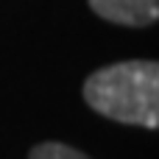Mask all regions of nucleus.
<instances>
[{
	"label": "nucleus",
	"instance_id": "nucleus-1",
	"mask_svg": "<svg viewBox=\"0 0 159 159\" xmlns=\"http://www.w3.org/2000/svg\"><path fill=\"white\" fill-rule=\"evenodd\" d=\"M84 101L103 117L131 126H159V67L157 61H117L92 73Z\"/></svg>",
	"mask_w": 159,
	"mask_h": 159
},
{
	"label": "nucleus",
	"instance_id": "nucleus-2",
	"mask_svg": "<svg viewBox=\"0 0 159 159\" xmlns=\"http://www.w3.org/2000/svg\"><path fill=\"white\" fill-rule=\"evenodd\" d=\"M89 6L117 25H151L159 17V0H89Z\"/></svg>",
	"mask_w": 159,
	"mask_h": 159
},
{
	"label": "nucleus",
	"instance_id": "nucleus-3",
	"mask_svg": "<svg viewBox=\"0 0 159 159\" xmlns=\"http://www.w3.org/2000/svg\"><path fill=\"white\" fill-rule=\"evenodd\" d=\"M28 159H89V157H84L81 151H75L70 145H61V143H42L31 151Z\"/></svg>",
	"mask_w": 159,
	"mask_h": 159
}]
</instances>
